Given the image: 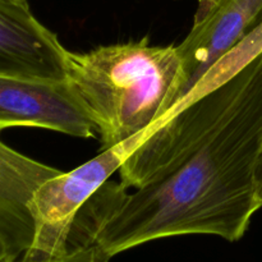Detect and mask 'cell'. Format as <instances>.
I'll use <instances>...</instances> for the list:
<instances>
[{
  "mask_svg": "<svg viewBox=\"0 0 262 262\" xmlns=\"http://www.w3.org/2000/svg\"><path fill=\"white\" fill-rule=\"evenodd\" d=\"M262 51L241 68L234 100L219 120L145 186L127 192L106 181L81 207L69 245H97L107 255L178 235L237 242L262 207Z\"/></svg>",
  "mask_w": 262,
  "mask_h": 262,
  "instance_id": "cell-1",
  "label": "cell"
},
{
  "mask_svg": "<svg viewBox=\"0 0 262 262\" xmlns=\"http://www.w3.org/2000/svg\"><path fill=\"white\" fill-rule=\"evenodd\" d=\"M183 79L177 46L147 37L68 51L67 82L101 138L102 150L148 130L176 107Z\"/></svg>",
  "mask_w": 262,
  "mask_h": 262,
  "instance_id": "cell-2",
  "label": "cell"
},
{
  "mask_svg": "<svg viewBox=\"0 0 262 262\" xmlns=\"http://www.w3.org/2000/svg\"><path fill=\"white\" fill-rule=\"evenodd\" d=\"M147 132H141L125 142L105 148L96 158L74 170L61 171L40 184L30 202L36 227L31 247L50 252L68 248L72 225L81 207L119 170Z\"/></svg>",
  "mask_w": 262,
  "mask_h": 262,
  "instance_id": "cell-3",
  "label": "cell"
},
{
  "mask_svg": "<svg viewBox=\"0 0 262 262\" xmlns=\"http://www.w3.org/2000/svg\"><path fill=\"white\" fill-rule=\"evenodd\" d=\"M9 127H37L79 138L96 133L67 81L0 74V132Z\"/></svg>",
  "mask_w": 262,
  "mask_h": 262,
  "instance_id": "cell-4",
  "label": "cell"
},
{
  "mask_svg": "<svg viewBox=\"0 0 262 262\" xmlns=\"http://www.w3.org/2000/svg\"><path fill=\"white\" fill-rule=\"evenodd\" d=\"M261 23L262 0H215L206 17L193 23L191 32L177 46L183 79L176 107L196 89L210 69Z\"/></svg>",
  "mask_w": 262,
  "mask_h": 262,
  "instance_id": "cell-5",
  "label": "cell"
},
{
  "mask_svg": "<svg viewBox=\"0 0 262 262\" xmlns=\"http://www.w3.org/2000/svg\"><path fill=\"white\" fill-rule=\"evenodd\" d=\"M68 51L30 5L0 3V74L67 81Z\"/></svg>",
  "mask_w": 262,
  "mask_h": 262,
  "instance_id": "cell-6",
  "label": "cell"
},
{
  "mask_svg": "<svg viewBox=\"0 0 262 262\" xmlns=\"http://www.w3.org/2000/svg\"><path fill=\"white\" fill-rule=\"evenodd\" d=\"M60 173L0 140V261L15 262L31 247L36 230L30 207L33 192Z\"/></svg>",
  "mask_w": 262,
  "mask_h": 262,
  "instance_id": "cell-7",
  "label": "cell"
},
{
  "mask_svg": "<svg viewBox=\"0 0 262 262\" xmlns=\"http://www.w3.org/2000/svg\"><path fill=\"white\" fill-rule=\"evenodd\" d=\"M112 258L97 245H69L66 250L51 252L30 247L15 262H109Z\"/></svg>",
  "mask_w": 262,
  "mask_h": 262,
  "instance_id": "cell-8",
  "label": "cell"
},
{
  "mask_svg": "<svg viewBox=\"0 0 262 262\" xmlns=\"http://www.w3.org/2000/svg\"><path fill=\"white\" fill-rule=\"evenodd\" d=\"M215 0H197V10L194 13V20L193 23L200 22L201 19H204L207 15V13L211 9L212 4H214Z\"/></svg>",
  "mask_w": 262,
  "mask_h": 262,
  "instance_id": "cell-9",
  "label": "cell"
},
{
  "mask_svg": "<svg viewBox=\"0 0 262 262\" xmlns=\"http://www.w3.org/2000/svg\"><path fill=\"white\" fill-rule=\"evenodd\" d=\"M257 187H258V199H260L262 204V155L258 161V168H257Z\"/></svg>",
  "mask_w": 262,
  "mask_h": 262,
  "instance_id": "cell-10",
  "label": "cell"
},
{
  "mask_svg": "<svg viewBox=\"0 0 262 262\" xmlns=\"http://www.w3.org/2000/svg\"><path fill=\"white\" fill-rule=\"evenodd\" d=\"M0 3H12V4L30 5L28 4V0H0Z\"/></svg>",
  "mask_w": 262,
  "mask_h": 262,
  "instance_id": "cell-11",
  "label": "cell"
},
{
  "mask_svg": "<svg viewBox=\"0 0 262 262\" xmlns=\"http://www.w3.org/2000/svg\"><path fill=\"white\" fill-rule=\"evenodd\" d=\"M0 262H2V261H0Z\"/></svg>",
  "mask_w": 262,
  "mask_h": 262,
  "instance_id": "cell-12",
  "label": "cell"
}]
</instances>
